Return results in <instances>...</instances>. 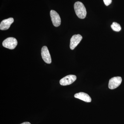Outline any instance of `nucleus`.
Here are the masks:
<instances>
[{
  "mask_svg": "<svg viewBox=\"0 0 124 124\" xmlns=\"http://www.w3.org/2000/svg\"><path fill=\"white\" fill-rule=\"evenodd\" d=\"M74 7L76 14L78 18L83 19L86 17V9L83 3L80 1L76 2Z\"/></svg>",
  "mask_w": 124,
  "mask_h": 124,
  "instance_id": "f257e3e1",
  "label": "nucleus"
},
{
  "mask_svg": "<svg viewBox=\"0 0 124 124\" xmlns=\"http://www.w3.org/2000/svg\"><path fill=\"white\" fill-rule=\"evenodd\" d=\"M17 41L13 37H9L6 38L2 42V46L5 48L14 49L17 45Z\"/></svg>",
  "mask_w": 124,
  "mask_h": 124,
  "instance_id": "f03ea898",
  "label": "nucleus"
},
{
  "mask_svg": "<svg viewBox=\"0 0 124 124\" xmlns=\"http://www.w3.org/2000/svg\"><path fill=\"white\" fill-rule=\"evenodd\" d=\"M122 81L121 77H116L111 78L108 83V88L110 89H114L118 87Z\"/></svg>",
  "mask_w": 124,
  "mask_h": 124,
  "instance_id": "7ed1b4c3",
  "label": "nucleus"
},
{
  "mask_svg": "<svg viewBox=\"0 0 124 124\" xmlns=\"http://www.w3.org/2000/svg\"><path fill=\"white\" fill-rule=\"evenodd\" d=\"M77 79V77L74 75H69L61 79L60 81V84L62 85H69L72 84Z\"/></svg>",
  "mask_w": 124,
  "mask_h": 124,
  "instance_id": "20e7f679",
  "label": "nucleus"
},
{
  "mask_svg": "<svg viewBox=\"0 0 124 124\" xmlns=\"http://www.w3.org/2000/svg\"><path fill=\"white\" fill-rule=\"evenodd\" d=\"M41 55L42 59L46 63L48 64L51 63V57L47 46H44L42 47L41 50Z\"/></svg>",
  "mask_w": 124,
  "mask_h": 124,
  "instance_id": "39448f33",
  "label": "nucleus"
},
{
  "mask_svg": "<svg viewBox=\"0 0 124 124\" xmlns=\"http://www.w3.org/2000/svg\"><path fill=\"white\" fill-rule=\"evenodd\" d=\"M50 15L54 26L55 27L60 26L61 20L60 16L54 10H51L50 11Z\"/></svg>",
  "mask_w": 124,
  "mask_h": 124,
  "instance_id": "423d86ee",
  "label": "nucleus"
},
{
  "mask_svg": "<svg viewBox=\"0 0 124 124\" xmlns=\"http://www.w3.org/2000/svg\"><path fill=\"white\" fill-rule=\"evenodd\" d=\"M82 39V36L79 34L72 36L70 41V47L71 49L73 50L79 44Z\"/></svg>",
  "mask_w": 124,
  "mask_h": 124,
  "instance_id": "0eeeda50",
  "label": "nucleus"
},
{
  "mask_svg": "<svg viewBox=\"0 0 124 124\" xmlns=\"http://www.w3.org/2000/svg\"><path fill=\"white\" fill-rule=\"evenodd\" d=\"M14 22V19L13 18H9L2 20L0 24V29L2 31L7 30Z\"/></svg>",
  "mask_w": 124,
  "mask_h": 124,
  "instance_id": "6e6552de",
  "label": "nucleus"
},
{
  "mask_svg": "<svg viewBox=\"0 0 124 124\" xmlns=\"http://www.w3.org/2000/svg\"><path fill=\"white\" fill-rule=\"evenodd\" d=\"M74 97L76 98L86 102H90L91 101V99L90 96L85 93L80 92L77 93L75 94Z\"/></svg>",
  "mask_w": 124,
  "mask_h": 124,
  "instance_id": "1a4fd4ad",
  "label": "nucleus"
},
{
  "mask_svg": "<svg viewBox=\"0 0 124 124\" xmlns=\"http://www.w3.org/2000/svg\"><path fill=\"white\" fill-rule=\"evenodd\" d=\"M111 28L113 31H115L119 32L121 29V27L119 23H117L113 22L111 25Z\"/></svg>",
  "mask_w": 124,
  "mask_h": 124,
  "instance_id": "9d476101",
  "label": "nucleus"
},
{
  "mask_svg": "<svg viewBox=\"0 0 124 124\" xmlns=\"http://www.w3.org/2000/svg\"><path fill=\"white\" fill-rule=\"evenodd\" d=\"M105 5L107 6H108L112 2V0H103Z\"/></svg>",
  "mask_w": 124,
  "mask_h": 124,
  "instance_id": "9b49d317",
  "label": "nucleus"
},
{
  "mask_svg": "<svg viewBox=\"0 0 124 124\" xmlns=\"http://www.w3.org/2000/svg\"><path fill=\"white\" fill-rule=\"evenodd\" d=\"M31 124L30 123V122H23V123L22 124Z\"/></svg>",
  "mask_w": 124,
  "mask_h": 124,
  "instance_id": "f8f14e48",
  "label": "nucleus"
}]
</instances>
